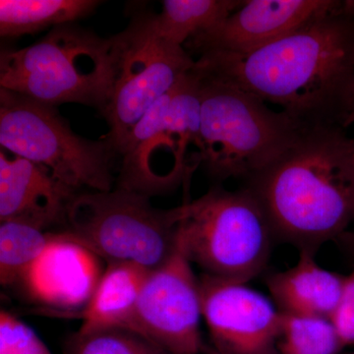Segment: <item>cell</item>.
I'll use <instances>...</instances> for the list:
<instances>
[{"instance_id":"17","label":"cell","mask_w":354,"mask_h":354,"mask_svg":"<svg viewBox=\"0 0 354 354\" xmlns=\"http://www.w3.org/2000/svg\"><path fill=\"white\" fill-rule=\"evenodd\" d=\"M99 4L95 0H1L0 35L18 38L46 28L71 24Z\"/></svg>"},{"instance_id":"8","label":"cell","mask_w":354,"mask_h":354,"mask_svg":"<svg viewBox=\"0 0 354 354\" xmlns=\"http://www.w3.org/2000/svg\"><path fill=\"white\" fill-rule=\"evenodd\" d=\"M0 145L41 165L72 190H113L111 140L79 136L55 106L0 88Z\"/></svg>"},{"instance_id":"12","label":"cell","mask_w":354,"mask_h":354,"mask_svg":"<svg viewBox=\"0 0 354 354\" xmlns=\"http://www.w3.org/2000/svg\"><path fill=\"white\" fill-rule=\"evenodd\" d=\"M344 0H246L227 19L189 39L184 48L246 55L285 38L315 21L339 12Z\"/></svg>"},{"instance_id":"21","label":"cell","mask_w":354,"mask_h":354,"mask_svg":"<svg viewBox=\"0 0 354 354\" xmlns=\"http://www.w3.org/2000/svg\"><path fill=\"white\" fill-rule=\"evenodd\" d=\"M65 354H171L162 346L129 329L109 328L69 337Z\"/></svg>"},{"instance_id":"23","label":"cell","mask_w":354,"mask_h":354,"mask_svg":"<svg viewBox=\"0 0 354 354\" xmlns=\"http://www.w3.org/2000/svg\"><path fill=\"white\" fill-rule=\"evenodd\" d=\"M330 320L344 348L354 346V271L344 279L341 301Z\"/></svg>"},{"instance_id":"6","label":"cell","mask_w":354,"mask_h":354,"mask_svg":"<svg viewBox=\"0 0 354 354\" xmlns=\"http://www.w3.org/2000/svg\"><path fill=\"white\" fill-rule=\"evenodd\" d=\"M180 209L179 239L205 274L247 283L264 271L276 239L250 191L214 187Z\"/></svg>"},{"instance_id":"20","label":"cell","mask_w":354,"mask_h":354,"mask_svg":"<svg viewBox=\"0 0 354 354\" xmlns=\"http://www.w3.org/2000/svg\"><path fill=\"white\" fill-rule=\"evenodd\" d=\"M277 348L279 354H342L346 348L329 318L283 313Z\"/></svg>"},{"instance_id":"2","label":"cell","mask_w":354,"mask_h":354,"mask_svg":"<svg viewBox=\"0 0 354 354\" xmlns=\"http://www.w3.org/2000/svg\"><path fill=\"white\" fill-rule=\"evenodd\" d=\"M276 241L317 254L354 221L353 138L344 128H310L281 157L244 181Z\"/></svg>"},{"instance_id":"18","label":"cell","mask_w":354,"mask_h":354,"mask_svg":"<svg viewBox=\"0 0 354 354\" xmlns=\"http://www.w3.org/2000/svg\"><path fill=\"white\" fill-rule=\"evenodd\" d=\"M242 4V0H165L160 13L153 14V23L160 36L184 46L227 19Z\"/></svg>"},{"instance_id":"22","label":"cell","mask_w":354,"mask_h":354,"mask_svg":"<svg viewBox=\"0 0 354 354\" xmlns=\"http://www.w3.org/2000/svg\"><path fill=\"white\" fill-rule=\"evenodd\" d=\"M0 354H51L27 324L6 310L0 313Z\"/></svg>"},{"instance_id":"11","label":"cell","mask_w":354,"mask_h":354,"mask_svg":"<svg viewBox=\"0 0 354 354\" xmlns=\"http://www.w3.org/2000/svg\"><path fill=\"white\" fill-rule=\"evenodd\" d=\"M202 315L216 354H279L281 313L259 291L204 274Z\"/></svg>"},{"instance_id":"24","label":"cell","mask_w":354,"mask_h":354,"mask_svg":"<svg viewBox=\"0 0 354 354\" xmlns=\"http://www.w3.org/2000/svg\"><path fill=\"white\" fill-rule=\"evenodd\" d=\"M354 125V64L353 75L344 95V104H342V127H346Z\"/></svg>"},{"instance_id":"5","label":"cell","mask_w":354,"mask_h":354,"mask_svg":"<svg viewBox=\"0 0 354 354\" xmlns=\"http://www.w3.org/2000/svg\"><path fill=\"white\" fill-rule=\"evenodd\" d=\"M118 153V187L151 197L190 180L203 164L201 91L195 66L142 116Z\"/></svg>"},{"instance_id":"9","label":"cell","mask_w":354,"mask_h":354,"mask_svg":"<svg viewBox=\"0 0 354 354\" xmlns=\"http://www.w3.org/2000/svg\"><path fill=\"white\" fill-rule=\"evenodd\" d=\"M118 37V73L102 115L111 128L109 139L118 153L142 116L194 68L195 59L184 46L158 34L153 14L135 18Z\"/></svg>"},{"instance_id":"10","label":"cell","mask_w":354,"mask_h":354,"mask_svg":"<svg viewBox=\"0 0 354 354\" xmlns=\"http://www.w3.org/2000/svg\"><path fill=\"white\" fill-rule=\"evenodd\" d=\"M200 279L179 239L174 252L151 270L125 329L134 330L171 354H201Z\"/></svg>"},{"instance_id":"7","label":"cell","mask_w":354,"mask_h":354,"mask_svg":"<svg viewBox=\"0 0 354 354\" xmlns=\"http://www.w3.org/2000/svg\"><path fill=\"white\" fill-rule=\"evenodd\" d=\"M180 215V206L155 208L147 195L118 186L77 194L67 211L65 232L100 259L153 270L176 250Z\"/></svg>"},{"instance_id":"15","label":"cell","mask_w":354,"mask_h":354,"mask_svg":"<svg viewBox=\"0 0 354 354\" xmlns=\"http://www.w3.org/2000/svg\"><path fill=\"white\" fill-rule=\"evenodd\" d=\"M315 254L300 251L295 266L270 274L266 285L281 313L329 318L339 301L344 279L324 269Z\"/></svg>"},{"instance_id":"1","label":"cell","mask_w":354,"mask_h":354,"mask_svg":"<svg viewBox=\"0 0 354 354\" xmlns=\"http://www.w3.org/2000/svg\"><path fill=\"white\" fill-rule=\"evenodd\" d=\"M354 64V1L250 53H207L195 59L206 75L250 93L308 128L342 127Z\"/></svg>"},{"instance_id":"14","label":"cell","mask_w":354,"mask_h":354,"mask_svg":"<svg viewBox=\"0 0 354 354\" xmlns=\"http://www.w3.org/2000/svg\"><path fill=\"white\" fill-rule=\"evenodd\" d=\"M99 257L70 241L66 232L44 254L24 281L28 290L41 302L65 309L87 306L102 274Z\"/></svg>"},{"instance_id":"16","label":"cell","mask_w":354,"mask_h":354,"mask_svg":"<svg viewBox=\"0 0 354 354\" xmlns=\"http://www.w3.org/2000/svg\"><path fill=\"white\" fill-rule=\"evenodd\" d=\"M151 270L134 263H108L87 306L78 332L124 328Z\"/></svg>"},{"instance_id":"25","label":"cell","mask_w":354,"mask_h":354,"mask_svg":"<svg viewBox=\"0 0 354 354\" xmlns=\"http://www.w3.org/2000/svg\"><path fill=\"white\" fill-rule=\"evenodd\" d=\"M353 164H354V138H353ZM353 228L348 230L344 236L339 239V241H342V243L346 245V248L348 249L349 252L353 254L354 256V221L353 223Z\"/></svg>"},{"instance_id":"19","label":"cell","mask_w":354,"mask_h":354,"mask_svg":"<svg viewBox=\"0 0 354 354\" xmlns=\"http://www.w3.org/2000/svg\"><path fill=\"white\" fill-rule=\"evenodd\" d=\"M60 232H48L22 223H0V283L3 288L23 283L44 254L59 239Z\"/></svg>"},{"instance_id":"4","label":"cell","mask_w":354,"mask_h":354,"mask_svg":"<svg viewBox=\"0 0 354 354\" xmlns=\"http://www.w3.org/2000/svg\"><path fill=\"white\" fill-rule=\"evenodd\" d=\"M195 70L201 91L202 165L216 180H247L310 129L250 93Z\"/></svg>"},{"instance_id":"26","label":"cell","mask_w":354,"mask_h":354,"mask_svg":"<svg viewBox=\"0 0 354 354\" xmlns=\"http://www.w3.org/2000/svg\"><path fill=\"white\" fill-rule=\"evenodd\" d=\"M351 354H354V351H353V353H351Z\"/></svg>"},{"instance_id":"3","label":"cell","mask_w":354,"mask_h":354,"mask_svg":"<svg viewBox=\"0 0 354 354\" xmlns=\"http://www.w3.org/2000/svg\"><path fill=\"white\" fill-rule=\"evenodd\" d=\"M120 57L118 35L102 38L74 23L44 38L0 53V86L48 106L66 102L104 114L113 95Z\"/></svg>"},{"instance_id":"13","label":"cell","mask_w":354,"mask_h":354,"mask_svg":"<svg viewBox=\"0 0 354 354\" xmlns=\"http://www.w3.org/2000/svg\"><path fill=\"white\" fill-rule=\"evenodd\" d=\"M77 194L41 165L0 152V221H22L44 230L66 225Z\"/></svg>"}]
</instances>
